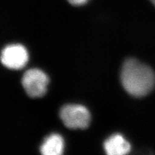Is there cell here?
I'll list each match as a JSON object with an SVG mask.
<instances>
[{
	"label": "cell",
	"mask_w": 155,
	"mask_h": 155,
	"mask_svg": "<svg viewBox=\"0 0 155 155\" xmlns=\"http://www.w3.org/2000/svg\"><path fill=\"white\" fill-rule=\"evenodd\" d=\"M121 82L129 94L140 98L149 94L154 88L155 74L151 67L130 58L123 64Z\"/></svg>",
	"instance_id": "1"
},
{
	"label": "cell",
	"mask_w": 155,
	"mask_h": 155,
	"mask_svg": "<svg viewBox=\"0 0 155 155\" xmlns=\"http://www.w3.org/2000/svg\"><path fill=\"white\" fill-rule=\"evenodd\" d=\"M60 118L69 129H85L89 126L91 116L89 110L80 105H66L60 112Z\"/></svg>",
	"instance_id": "2"
},
{
	"label": "cell",
	"mask_w": 155,
	"mask_h": 155,
	"mask_svg": "<svg viewBox=\"0 0 155 155\" xmlns=\"http://www.w3.org/2000/svg\"><path fill=\"white\" fill-rule=\"evenodd\" d=\"M21 83L23 89L29 96L38 98L45 94L48 78L41 70L32 69L24 73Z\"/></svg>",
	"instance_id": "3"
},
{
	"label": "cell",
	"mask_w": 155,
	"mask_h": 155,
	"mask_svg": "<svg viewBox=\"0 0 155 155\" xmlns=\"http://www.w3.org/2000/svg\"><path fill=\"white\" fill-rule=\"evenodd\" d=\"M2 63L11 69H20L28 61L26 48L18 44L10 45L4 48L1 55Z\"/></svg>",
	"instance_id": "4"
},
{
	"label": "cell",
	"mask_w": 155,
	"mask_h": 155,
	"mask_svg": "<svg viewBox=\"0 0 155 155\" xmlns=\"http://www.w3.org/2000/svg\"><path fill=\"white\" fill-rule=\"evenodd\" d=\"M106 153L109 155H124L130 152V143L119 134L111 136L104 144Z\"/></svg>",
	"instance_id": "5"
},
{
	"label": "cell",
	"mask_w": 155,
	"mask_h": 155,
	"mask_svg": "<svg viewBox=\"0 0 155 155\" xmlns=\"http://www.w3.org/2000/svg\"><path fill=\"white\" fill-rule=\"evenodd\" d=\"M64 150V140L60 135L52 134L47 137L40 147V152L44 155H60Z\"/></svg>",
	"instance_id": "6"
},
{
	"label": "cell",
	"mask_w": 155,
	"mask_h": 155,
	"mask_svg": "<svg viewBox=\"0 0 155 155\" xmlns=\"http://www.w3.org/2000/svg\"><path fill=\"white\" fill-rule=\"evenodd\" d=\"M70 4L74 6L84 5L88 2L89 0H67Z\"/></svg>",
	"instance_id": "7"
},
{
	"label": "cell",
	"mask_w": 155,
	"mask_h": 155,
	"mask_svg": "<svg viewBox=\"0 0 155 155\" xmlns=\"http://www.w3.org/2000/svg\"><path fill=\"white\" fill-rule=\"evenodd\" d=\"M150 1H151V3L155 6V0H150Z\"/></svg>",
	"instance_id": "8"
}]
</instances>
